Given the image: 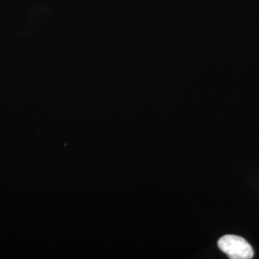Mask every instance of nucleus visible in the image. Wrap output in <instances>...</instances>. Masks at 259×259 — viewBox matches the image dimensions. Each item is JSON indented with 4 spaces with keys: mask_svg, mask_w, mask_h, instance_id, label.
<instances>
[{
    "mask_svg": "<svg viewBox=\"0 0 259 259\" xmlns=\"http://www.w3.org/2000/svg\"><path fill=\"white\" fill-rule=\"evenodd\" d=\"M218 245L231 259H250L254 255L251 245L242 237L226 235L220 238Z\"/></svg>",
    "mask_w": 259,
    "mask_h": 259,
    "instance_id": "nucleus-1",
    "label": "nucleus"
}]
</instances>
